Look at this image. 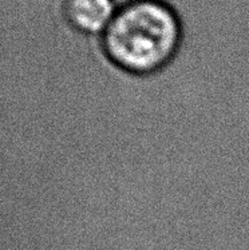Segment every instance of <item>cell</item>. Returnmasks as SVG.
Here are the masks:
<instances>
[{"label": "cell", "mask_w": 249, "mask_h": 250, "mask_svg": "<svg viewBox=\"0 0 249 250\" xmlns=\"http://www.w3.org/2000/svg\"><path fill=\"white\" fill-rule=\"evenodd\" d=\"M183 47L181 18L166 0H127L99 38L112 66L127 75L149 78L168 71Z\"/></svg>", "instance_id": "cell-1"}, {"label": "cell", "mask_w": 249, "mask_h": 250, "mask_svg": "<svg viewBox=\"0 0 249 250\" xmlns=\"http://www.w3.org/2000/svg\"><path fill=\"white\" fill-rule=\"evenodd\" d=\"M118 7L117 0H62V15L78 34L101 38Z\"/></svg>", "instance_id": "cell-2"}]
</instances>
